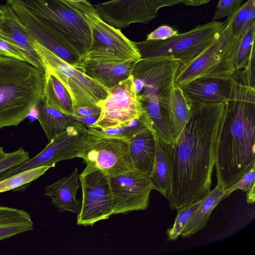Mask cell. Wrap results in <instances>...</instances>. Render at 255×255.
<instances>
[{
	"label": "cell",
	"mask_w": 255,
	"mask_h": 255,
	"mask_svg": "<svg viewBox=\"0 0 255 255\" xmlns=\"http://www.w3.org/2000/svg\"><path fill=\"white\" fill-rule=\"evenodd\" d=\"M227 106V102L191 105L173 145L171 184L165 196L171 209L198 201L211 191Z\"/></svg>",
	"instance_id": "6da1fadb"
},
{
	"label": "cell",
	"mask_w": 255,
	"mask_h": 255,
	"mask_svg": "<svg viewBox=\"0 0 255 255\" xmlns=\"http://www.w3.org/2000/svg\"><path fill=\"white\" fill-rule=\"evenodd\" d=\"M255 165V88L234 78L215 164L226 189Z\"/></svg>",
	"instance_id": "7a4b0ae2"
},
{
	"label": "cell",
	"mask_w": 255,
	"mask_h": 255,
	"mask_svg": "<svg viewBox=\"0 0 255 255\" xmlns=\"http://www.w3.org/2000/svg\"><path fill=\"white\" fill-rule=\"evenodd\" d=\"M17 18L54 32L81 57L90 48L91 30L87 12L89 2L68 0H6Z\"/></svg>",
	"instance_id": "3957f363"
},
{
	"label": "cell",
	"mask_w": 255,
	"mask_h": 255,
	"mask_svg": "<svg viewBox=\"0 0 255 255\" xmlns=\"http://www.w3.org/2000/svg\"><path fill=\"white\" fill-rule=\"evenodd\" d=\"M44 73L31 64L0 56V129L17 126L43 96Z\"/></svg>",
	"instance_id": "277c9868"
},
{
	"label": "cell",
	"mask_w": 255,
	"mask_h": 255,
	"mask_svg": "<svg viewBox=\"0 0 255 255\" xmlns=\"http://www.w3.org/2000/svg\"><path fill=\"white\" fill-rule=\"evenodd\" d=\"M219 36L203 52L190 63L181 65L174 80V86L180 87L201 77L229 79L235 72V62L241 41L239 35L226 20Z\"/></svg>",
	"instance_id": "5b68a950"
},
{
	"label": "cell",
	"mask_w": 255,
	"mask_h": 255,
	"mask_svg": "<svg viewBox=\"0 0 255 255\" xmlns=\"http://www.w3.org/2000/svg\"><path fill=\"white\" fill-rule=\"evenodd\" d=\"M31 41L45 71L55 76L68 92L75 113L79 108L96 106L107 97L108 89L64 61L33 38Z\"/></svg>",
	"instance_id": "8992f818"
},
{
	"label": "cell",
	"mask_w": 255,
	"mask_h": 255,
	"mask_svg": "<svg viewBox=\"0 0 255 255\" xmlns=\"http://www.w3.org/2000/svg\"><path fill=\"white\" fill-rule=\"evenodd\" d=\"M225 26V21H212L164 40L145 39L134 42L141 58L172 55L179 59L182 65H186L198 57L216 39Z\"/></svg>",
	"instance_id": "52a82bcc"
},
{
	"label": "cell",
	"mask_w": 255,
	"mask_h": 255,
	"mask_svg": "<svg viewBox=\"0 0 255 255\" xmlns=\"http://www.w3.org/2000/svg\"><path fill=\"white\" fill-rule=\"evenodd\" d=\"M87 15L91 30V44L81 61L122 62L137 61L141 58L135 42L128 39L121 29L104 21L93 5Z\"/></svg>",
	"instance_id": "ba28073f"
},
{
	"label": "cell",
	"mask_w": 255,
	"mask_h": 255,
	"mask_svg": "<svg viewBox=\"0 0 255 255\" xmlns=\"http://www.w3.org/2000/svg\"><path fill=\"white\" fill-rule=\"evenodd\" d=\"M87 128L88 134L78 155L86 167L99 169L109 177L133 168L128 142L103 135L98 128Z\"/></svg>",
	"instance_id": "9c48e42d"
},
{
	"label": "cell",
	"mask_w": 255,
	"mask_h": 255,
	"mask_svg": "<svg viewBox=\"0 0 255 255\" xmlns=\"http://www.w3.org/2000/svg\"><path fill=\"white\" fill-rule=\"evenodd\" d=\"M181 62L172 55L140 58L135 63L131 75L139 97L156 96L160 106L168 111L170 92L174 87Z\"/></svg>",
	"instance_id": "30bf717a"
},
{
	"label": "cell",
	"mask_w": 255,
	"mask_h": 255,
	"mask_svg": "<svg viewBox=\"0 0 255 255\" xmlns=\"http://www.w3.org/2000/svg\"><path fill=\"white\" fill-rule=\"evenodd\" d=\"M79 179L82 199L77 224L92 226L114 215L109 176L99 169L86 167L79 175Z\"/></svg>",
	"instance_id": "8fae6325"
},
{
	"label": "cell",
	"mask_w": 255,
	"mask_h": 255,
	"mask_svg": "<svg viewBox=\"0 0 255 255\" xmlns=\"http://www.w3.org/2000/svg\"><path fill=\"white\" fill-rule=\"evenodd\" d=\"M108 92L107 97L97 104L101 113L92 128H115L142 116L143 109L135 90L131 75L109 88Z\"/></svg>",
	"instance_id": "7c38bea8"
},
{
	"label": "cell",
	"mask_w": 255,
	"mask_h": 255,
	"mask_svg": "<svg viewBox=\"0 0 255 255\" xmlns=\"http://www.w3.org/2000/svg\"><path fill=\"white\" fill-rule=\"evenodd\" d=\"M87 134V127L76 121L64 131L52 136L36 156L4 173L0 181L27 169L42 166L53 167L59 161L78 157Z\"/></svg>",
	"instance_id": "4fadbf2b"
},
{
	"label": "cell",
	"mask_w": 255,
	"mask_h": 255,
	"mask_svg": "<svg viewBox=\"0 0 255 255\" xmlns=\"http://www.w3.org/2000/svg\"><path fill=\"white\" fill-rule=\"evenodd\" d=\"M179 3L181 0H111L93 6L104 21L122 29L133 23L148 24L160 8Z\"/></svg>",
	"instance_id": "5bb4252c"
},
{
	"label": "cell",
	"mask_w": 255,
	"mask_h": 255,
	"mask_svg": "<svg viewBox=\"0 0 255 255\" xmlns=\"http://www.w3.org/2000/svg\"><path fill=\"white\" fill-rule=\"evenodd\" d=\"M114 215L148 208L153 190L151 177L134 168L109 177Z\"/></svg>",
	"instance_id": "9a60e30c"
},
{
	"label": "cell",
	"mask_w": 255,
	"mask_h": 255,
	"mask_svg": "<svg viewBox=\"0 0 255 255\" xmlns=\"http://www.w3.org/2000/svg\"><path fill=\"white\" fill-rule=\"evenodd\" d=\"M233 77L222 79L211 77L196 78L180 88L191 105L226 103L229 99Z\"/></svg>",
	"instance_id": "2e32d148"
},
{
	"label": "cell",
	"mask_w": 255,
	"mask_h": 255,
	"mask_svg": "<svg viewBox=\"0 0 255 255\" xmlns=\"http://www.w3.org/2000/svg\"><path fill=\"white\" fill-rule=\"evenodd\" d=\"M0 7L3 15L2 21L0 24V38L19 49L31 65L44 73L45 69L41 61L33 46L31 36L8 3L0 5Z\"/></svg>",
	"instance_id": "e0dca14e"
},
{
	"label": "cell",
	"mask_w": 255,
	"mask_h": 255,
	"mask_svg": "<svg viewBox=\"0 0 255 255\" xmlns=\"http://www.w3.org/2000/svg\"><path fill=\"white\" fill-rule=\"evenodd\" d=\"M136 61H81L79 69L107 89L128 78Z\"/></svg>",
	"instance_id": "ac0fdd59"
},
{
	"label": "cell",
	"mask_w": 255,
	"mask_h": 255,
	"mask_svg": "<svg viewBox=\"0 0 255 255\" xmlns=\"http://www.w3.org/2000/svg\"><path fill=\"white\" fill-rule=\"evenodd\" d=\"M78 179V170L76 168L69 176H65L45 186L44 195L51 198V203L59 211H69L78 214L81 207L76 198L80 187Z\"/></svg>",
	"instance_id": "d6986e66"
},
{
	"label": "cell",
	"mask_w": 255,
	"mask_h": 255,
	"mask_svg": "<svg viewBox=\"0 0 255 255\" xmlns=\"http://www.w3.org/2000/svg\"><path fill=\"white\" fill-rule=\"evenodd\" d=\"M19 21L34 40L67 63L79 68L80 56L62 37L28 22Z\"/></svg>",
	"instance_id": "ffe728a7"
},
{
	"label": "cell",
	"mask_w": 255,
	"mask_h": 255,
	"mask_svg": "<svg viewBox=\"0 0 255 255\" xmlns=\"http://www.w3.org/2000/svg\"><path fill=\"white\" fill-rule=\"evenodd\" d=\"M154 138L155 156L150 177L153 189L165 197L170 187L174 146Z\"/></svg>",
	"instance_id": "44dd1931"
},
{
	"label": "cell",
	"mask_w": 255,
	"mask_h": 255,
	"mask_svg": "<svg viewBox=\"0 0 255 255\" xmlns=\"http://www.w3.org/2000/svg\"><path fill=\"white\" fill-rule=\"evenodd\" d=\"M133 168L150 176L155 156V138L148 128L128 142Z\"/></svg>",
	"instance_id": "7402d4cb"
},
{
	"label": "cell",
	"mask_w": 255,
	"mask_h": 255,
	"mask_svg": "<svg viewBox=\"0 0 255 255\" xmlns=\"http://www.w3.org/2000/svg\"><path fill=\"white\" fill-rule=\"evenodd\" d=\"M226 198L225 188L217 183L215 188L203 197L180 236L189 238L205 228L214 209Z\"/></svg>",
	"instance_id": "603a6c76"
},
{
	"label": "cell",
	"mask_w": 255,
	"mask_h": 255,
	"mask_svg": "<svg viewBox=\"0 0 255 255\" xmlns=\"http://www.w3.org/2000/svg\"><path fill=\"white\" fill-rule=\"evenodd\" d=\"M42 101L47 106L75 116L73 102L68 92L55 76L47 71L44 72Z\"/></svg>",
	"instance_id": "cb8c5ba5"
},
{
	"label": "cell",
	"mask_w": 255,
	"mask_h": 255,
	"mask_svg": "<svg viewBox=\"0 0 255 255\" xmlns=\"http://www.w3.org/2000/svg\"><path fill=\"white\" fill-rule=\"evenodd\" d=\"M33 229V221L26 211L0 206V241Z\"/></svg>",
	"instance_id": "d4e9b609"
},
{
	"label": "cell",
	"mask_w": 255,
	"mask_h": 255,
	"mask_svg": "<svg viewBox=\"0 0 255 255\" xmlns=\"http://www.w3.org/2000/svg\"><path fill=\"white\" fill-rule=\"evenodd\" d=\"M36 119L48 140L54 135L64 131L77 120L74 116L65 114L46 105L41 100L37 106Z\"/></svg>",
	"instance_id": "484cf974"
},
{
	"label": "cell",
	"mask_w": 255,
	"mask_h": 255,
	"mask_svg": "<svg viewBox=\"0 0 255 255\" xmlns=\"http://www.w3.org/2000/svg\"><path fill=\"white\" fill-rule=\"evenodd\" d=\"M191 111V106L185 97L181 88L174 86L170 92L168 104L171 130L174 140L187 122Z\"/></svg>",
	"instance_id": "4316f807"
},
{
	"label": "cell",
	"mask_w": 255,
	"mask_h": 255,
	"mask_svg": "<svg viewBox=\"0 0 255 255\" xmlns=\"http://www.w3.org/2000/svg\"><path fill=\"white\" fill-rule=\"evenodd\" d=\"M233 31L243 35L255 23V0H248L232 15L227 17Z\"/></svg>",
	"instance_id": "83f0119b"
},
{
	"label": "cell",
	"mask_w": 255,
	"mask_h": 255,
	"mask_svg": "<svg viewBox=\"0 0 255 255\" xmlns=\"http://www.w3.org/2000/svg\"><path fill=\"white\" fill-rule=\"evenodd\" d=\"M148 128V124L143 113L139 119L132 120L120 126L106 129H98L103 135L128 142L134 136Z\"/></svg>",
	"instance_id": "f1b7e54d"
},
{
	"label": "cell",
	"mask_w": 255,
	"mask_h": 255,
	"mask_svg": "<svg viewBox=\"0 0 255 255\" xmlns=\"http://www.w3.org/2000/svg\"><path fill=\"white\" fill-rule=\"evenodd\" d=\"M50 166H42L27 169L0 181V193L15 190L27 185L43 175Z\"/></svg>",
	"instance_id": "f546056e"
},
{
	"label": "cell",
	"mask_w": 255,
	"mask_h": 255,
	"mask_svg": "<svg viewBox=\"0 0 255 255\" xmlns=\"http://www.w3.org/2000/svg\"><path fill=\"white\" fill-rule=\"evenodd\" d=\"M255 23H254L241 41L235 62V72L243 69L252 54L255 52Z\"/></svg>",
	"instance_id": "4dcf8cb0"
},
{
	"label": "cell",
	"mask_w": 255,
	"mask_h": 255,
	"mask_svg": "<svg viewBox=\"0 0 255 255\" xmlns=\"http://www.w3.org/2000/svg\"><path fill=\"white\" fill-rule=\"evenodd\" d=\"M203 198L177 209L178 213L174 224L167 232L169 240L175 241L181 235L187 224L200 205Z\"/></svg>",
	"instance_id": "1f68e13d"
},
{
	"label": "cell",
	"mask_w": 255,
	"mask_h": 255,
	"mask_svg": "<svg viewBox=\"0 0 255 255\" xmlns=\"http://www.w3.org/2000/svg\"><path fill=\"white\" fill-rule=\"evenodd\" d=\"M29 159V153L23 148L9 152L0 158V177L5 172L23 164Z\"/></svg>",
	"instance_id": "d6a6232c"
},
{
	"label": "cell",
	"mask_w": 255,
	"mask_h": 255,
	"mask_svg": "<svg viewBox=\"0 0 255 255\" xmlns=\"http://www.w3.org/2000/svg\"><path fill=\"white\" fill-rule=\"evenodd\" d=\"M245 0H219L212 21H217L232 15Z\"/></svg>",
	"instance_id": "836d02e7"
},
{
	"label": "cell",
	"mask_w": 255,
	"mask_h": 255,
	"mask_svg": "<svg viewBox=\"0 0 255 255\" xmlns=\"http://www.w3.org/2000/svg\"><path fill=\"white\" fill-rule=\"evenodd\" d=\"M255 165L248 171L245 173L236 182L227 188L225 189L226 197L237 190L247 192L255 184Z\"/></svg>",
	"instance_id": "e575fe53"
},
{
	"label": "cell",
	"mask_w": 255,
	"mask_h": 255,
	"mask_svg": "<svg viewBox=\"0 0 255 255\" xmlns=\"http://www.w3.org/2000/svg\"><path fill=\"white\" fill-rule=\"evenodd\" d=\"M0 56L12 58L30 63L29 60L19 49L1 38H0Z\"/></svg>",
	"instance_id": "d590c367"
},
{
	"label": "cell",
	"mask_w": 255,
	"mask_h": 255,
	"mask_svg": "<svg viewBox=\"0 0 255 255\" xmlns=\"http://www.w3.org/2000/svg\"><path fill=\"white\" fill-rule=\"evenodd\" d=\"M178 30L168 25H161L147 35V40H164L178 34Z\"/></svg>",
	"instance_id": "8d00e7d4"
},
{
	"label": "cell",
	"mask_w": 255,
	"mask_h": 255,
	"mask_svg": "<svg viewBox=\"0 0 255 255\" xmlns=\"http://www.w3.org/2000/svg\"><path fill=\"white\" fill-rule=\"evenodd\" d=\"M101 110L98 106L85 107L77 109L75 111L74 117H87L96 115H100Z\"/></svg>",
	"instance_id": "74e56055"
},
{
	"label": "cell",
	"mask_w": 255,
	"mask_h": 255,
	"mask_svg": "<svg viewBox=\"0 0 255 255\" xmlns=\"http://www.w3.org/2000/svg\"><path fill=\"white\" fill-rule=\"evenodd\" d=\"M100 115L87 117H75L76 120L85 125L86 127H92L99 119Z\"/></svg>",
	"instance_id": "f35d334b"
},
{
	"label": "cell",
	"mask_w": 255,
	"mask_h": 255,
	"mask_svg": "<svg viewBox=\"0 0 255 255\" xmlns=\"http://www.w3.org/2000/svg\"><path fill=\"white\" fill-rule=\"evenodd\" d=\"M181 3L192 6H198L206 4L212 0H181Z\"/></svg>",
	"instance_id": "ab89813d"
},
{
	"label": "cell",
	"mask_w": 255,
	"mask_h": 255,
	"mask_svg": "<svg viewBox=\"0 0 255 255\" xmlns=\"http://www.w3.org/2000/svg\"><path fill=\"white\" fill-rule=\"evenodd\" d=\"M254 184L247 191V202L248 204H253L255 200V189Z\"/></svg>",
	"instance_id": "60d3db41"
},
{
	"label": "cell",
	"mask_w": 255,
	"mask_h": 255,
	"mask_svg": "<svg viewBox=\"0 0 255 255\" xmlns=\"http://www.w3.org/2000/svg\"><path fill=\"white\" fill-rule=\"evenodd\" d=\"M6 154L2 147L0 146V158Z\"/></svg>",
	"instance_id": "b9f144b4"
},
{
	"label": "cell",
	"mask_w": 255,
	"mask_h": 255,
	"mask_svg": "<svg viewBox=\"0 0 255 255\" xmlns=\"http://www.w3.org/2000/svg\"><path fill=\"white\" fill-rule=\"evenodd\" d=\"M71 1L76 2V3H85L87 2L88 1L86 0H68Z\"/></svg>",
	"instance_id": "7bdbcfd3"
},
{
	"label": "cell",
	"mask_w": 255,
	"mask_h": 255,
	"mask_svg": "<svg viewBox=\"0 0 255 255\" xmlns=\"http://www.w3.org/2000/svg\"><path fill=\"white\" fill-rule=\"evenodd\" d=\"M2 18H3L2 12L0 7V24L2 21Z\"/></svg>",
	"instance_id": "ee69618b"
}]
</instances>
